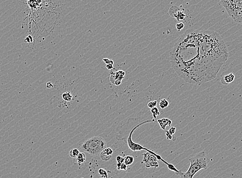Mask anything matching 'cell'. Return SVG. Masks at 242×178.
Masks as SVG:
<instances>
[{"instance_id": "obj_1", "label": "cell", "mask_w": 242, "mask_h": 178, "mask_svg": "<svg viewBox=\"0 0 242 178\" xmlns=\"http://www.w3.org/2000/svg\"><path fill=\"white\" fill-rule=\"evenodd\" d=\"M226 44L211 30H187L170 52L174 70L185 82L201 85L214 79L229 57Z\"/></svg>"}, {"instance_id": "obj_2", "label": "cell", "mask_w": 242, "mask_h": 178, "mask_svg": "<svg viewBox=\"0 0 242 178\" xmlns=\"http://www.w3.org/2000/svg\"><path fill=\"white\" fill-rule=\"evenodd\" d=\"M189 160L190 165L188 170L185 172L179 170L178 173L181 178H193L195 174L199 170H206L208 168V159L204 151L190 158Z\"/></svg>"}, {"instance_id": "obj_3", "label": "cell", "mask_w": 242, "mask_h": 178, "mask_svg": "<svg viewBox=\"0 0 242 178\" xmlns=\"http://www.w3.org/2000/svg\"><path fill=\"white\" fill-rule=\"evenodd\" d=\"M106 147L107 143L103 138L95 136L85 141L81 146L80 149L92 156H96L100 154Z\"/></svg>"}, {"instance_id": "obj_4", "label": "cell", "mask_w": 242, "mask_h": 178, "mask_svg": "<svg viewBox=\"0 0 242 178\" xmlns=\"http://www.w3.org/2000/svg\"><path fill=\"white\" fill-rule=\"evenodd\" d=\"M229 16L242 25V0H220Z\"/></svg>"}, {"instance_id": "obj_5", "label": "cell", "mask_w": 242, "mask_h": 178, "mask_svg": "<svg viewBox=\"0 0 242 178\" xmlns=\"http://www.w3.org/2000/svg\"><path fill=\"white\" fill-rule=\"evenodd\" d=\"M153 120H146L145 121H143V122H142V123L139 124V125H137L135 127H134L133 129L131 130V131H130V132L129 133V135L127 139V145H128V147L132 151H141V150H144L145 151H146L147 152H150V153L153 154V155H155V156L157 157L158 160L159 161H160L161 162H162L163 163H164L166 165H167L168 166L170 165V163H169L168 162H167V161H166L165 160H164L160 156V155L157 154L156 153H155L154 151H153V150H149L143 146H141V145H140L138 143H135L134 142H133V139H132V136H133V133L136 130V129H137L138 128H139V127H140L141 125H143V124H146V123H150V122L151 121H153Z\"/></svg>"}, {"instance_id": "obj_6", "label": "cell", "mask_w": 242, "mask_h": 178, "mask_svg": "<svg viewBox=\"0 0 242 178\" xmlns=\"http://www.w3.org/2000/svg\"><path fill=\"white\" fill-rule=\"evenodd\" d=\"M157 158L155 155H153L150 152H147L143 154V162L145 163V166L147 168H149L150 167L157 168L159 166V164L157 163Z\"/></svg>"}, {"instance_id": "obj_7", "label": "cell", "mask_w": 242, "mask_h": 178, "mask_svg": "<svg viewBox=\"0 0 242 178\" xmlns=\"http://www.w3.org/2000/svg\"><path fill=\"white\" fill-rule=\"evenodd\" d=\"M169 14L170 16L175 18L177 21L184 20L186 15L184 11H182L177 6H172L169 10Z\"/></svg>"}, {"instance_id": "obj_8", "label": "cell", "mask_w": 242, "mask_h": 178, "mask_svg": "<svg viewBox=\"0 0 242 178\" xmlns=\"http://www.w3.org/2000/svg\"><path fill=\"white\" fill-rule=\"evenodd\" d=\"M234 75L233 73H231L223 77L221 79V82L224 85H228L231 83H232L234 80Z\"/></svg>"}, {"instance_id": "obj_9", "label": "cell", "mask_w": 242, "mask_h": 178, "mask_svg": "<svg viewBox=\"0 0 242 178\" xmlns=\"http://www.w3.org/2000/svg\"><path fill=\"white\" fill-rule=\"evenodd\" d=\"M157 122L159 124L161 129L166 130V128L167 126L171 127L172 123V121L168 118H163L161 119H158Z\"/></svg>"}, {"instance_id": "obj_10", "label": "cell", "mask_w": 242, "mask_h": 178, "mask_svg": "<svg viewBox=\"0 0 242 178\" xmlns=\"http://www.w3.org/2000/svg\"><path fill=\"white\" fill-rule=\"evenodd\" d=\"M86 160V154L84 152H79L77 157L76 158V161L78 163L79 166H82L83 165Z\"/></svg>"}, {"instance_id": "obj_11", "label": "cell", "mask_w": 242, "mask_h": 178, "mask_svg": "<svg viewBox=\"0 0 242 178\" xmlns=\"http://www.w3.org/2000/svg\"><path fill=\"white\" fill-rule=\"evenodd\" d=\"M125 75V72L122 70H118L115 72L116 80H120L122 81Z\"/></svg>"}, {"instance_id": "obj_12", "label": "cell", "mask_w": 242, "mask_h": 178, "mask_svg": "<svg viewBox=\"0 0 242 178\" xmlns=\"http://www.w3.org/2000/svg\"><path fill=\"white\" fill-rule=\"evenodd\" d=\"M62 99L65 102H71L72 99V95L70 92H66L62 95Z\"/></svg>"}, {"instance_id": "obj_13", "label": "cell", "mask_w": 242, "mask_h": 178, "mask_svg": "<svg viewBox=\"0 0 242 178\" xmlns=\"http://www.w3.org/2000/svg\"><path fill=\"white\" fill-rule=\"evenodd\" d=\"M134 162V158L131 155H126L124 157V163L127 166H129L133 164Z\"/></svg>"}, {"instance_id": "obj_14", "label": "cell", "mask_w": 242, "mask_h": 178, "mask_svg": "<svg viewBox=\"0 0 242 178\" xmlns=\"http://www.w3.org/2000/svg\"><path fill=\"white\" fill-rule=\"evenodd\" d=\"M80 151L78 149H71L70 152H69V155L70 156L74 159H76V158L77 157L78 155L79 154Z\"/></svg>"}, {"instance_id": "obj_15", "label": "cell", "mask_w": 242, "mask_h": 178, "mask_svg": "<svg viewBox=\"0 0 242 178\" xmlns=\"http://www.w3.org/2000/svg\"><path fill=\"white\" fill-rule=\"evenodd\" d=\"M169 106V102L166 99H162L159 103V106L162 109H164Z\"/></svg>"}, {"instance_id": "obj_16", "label": "cell", "mask_w": 242, "mask_h": 178, "mask_svg": "<svg viewBox=\"0 0 242 178\" xmlns=\"http://www.w3.org/2000/svg\"><path fill=\"white\" fill-rule=\"evenodd\" d=\"M112 157V155H108L107 153H105V152L103 150L101 153H100V157L101 159L104 161H108L110 159H111Z\"/></svg>"}, {"instance_id": "obj_17", "label": "cell", "mask_w": 242, "mask_h": 178, "mask_svg": "<svg viewBox=\"0 0 242 178\" xmlns=\"http://www.w3.org/2000/svg\"><path fill=\"white\" fill-rule=\"evenodd\" d=\"M150 112L151 113L153 118H155V119H156L157 118V116L160 115V113L158 109L156 107L150 109Z\"/></svg>"}, {"instance_id": "obj_18", "label": "cell", "mask_w": 242, "mask_h": 178, "mask_svg": "<svg viewBox=\"0 0 242 178\" xmlns=\"http://www.w3.org/2000/svg\"><path fill=\"white\" fill-rule=\"evenodd\" d=\"M98 173L103 178H107L108 176L107 171L103 168L99 169Z\"/></svg>"}, {"instance_id": "obj_19", "label": "cell", "mask_w": 242, "mask_h": 178, "mask_svg": "<svg viewBox=\"0 0 242 178\" xmlns=\"http://www.w3.org/2000/svg\"><path fill=\"white\" fill-rule=\"evenodd\" d=\"M157 103L158 102H157V101L149 102L147 104V107L150 109H151V108H154V107H156L157 105Z\"/></svg>"}, {"instance_id": "obj_20", "label": "cell", "mask_w": 242, "mask_h": 178, "mask_svg": "<svg viewBox=\"0 0 242 178\" xmlns=\"http://www.w3.org/2000/svg\"><path fill=\"white\" fill-rule=\"evenodd\" d=\"M103 150L106 153H107L108 155H112V154L113 153V150L111 148H109V147H106Z\"/></svg>"}, {"instance_id": "obj_21", "label": "cell", "mask_w": 242, "mask_h": 178, "mask_svg": "<svg viewBox=\"0 0 242 178\" xmlns=\"http://www.w3.org/2000/svg\"><path fill=\"white\" fill-rule=\"evenodd\" d=\"M184 25L183 23H182V22H180V23H178L176 25V29L178 31H180V30H181L184 28Z\"/></svg>"}, {"instance_id": "obj_22", "label": "cell", "mask_w": 242, "mask_h": 178, "mask_svg": "<svg viewBox=\"0 0 242 178\" xmlns=\"http://www.w3.org/2000/svg\"><path fill=\"white\" fill-rule=\"evenodd\" d=\"M116 160L117 163H124V158L118 155L116 158Z\"/></svg>"}, {"instance_id": "obj_23", "label": "cell", "mask_w": 242, "mask_h": 178, "mask_svg": "<svg viewBox=\"0 0 242 178\" xmlns=\"http://www.w3.org/2000/svg\"><path fill=\"white\" fill-rule=\"evenodd\" d=\"M103 61L106 64H111L112 65H113L114 64V62L112 60H111V59H109L108 58H104L103 59Z\"/></svg>"}, {"instance_id": "obj_24", "label": "cell", "mask_w": 242, "mask_h": 178, "mask_svg": "<svg viewBox=\"0 0 242 178\" xmlns=\"http://www.w3.org/2000/svg\"><path fill=\"white\" fill-rule=\"evenodd\" d=\"M176 127L172 126V127H171L170 128V129L168 131H169V133H170V134H171V135L173 136V135L175 134V132H176Z\"/></svg>"}, {"instance_id": "obj_25", "label": "cell", "mask_w": 242, "mask_h": 178, "mask_svg": "<svg viewBox=\"0 0 242 178\" xmlns=\"http://www.w3.org/2000/svg\"><path fill=\"white\" fill-rule=\"evenodd\" d=\"M127 165L126 164H125L124 163H122V164H121V166H120V170L126 171L127 170Z\"/></svg>"}, {"instance_id": "obj_26", "label": "cell", "mask_w": 242, "mask_h": 178, "mask_svg": "<svg viewBox=\"0 0 242 178\" xmlns=\"http://www.w3.org/2000/svg\"><path fill=\"white\" fill-rule=\"evenodd\" d=\"M166 137H167V139L168 140H172L173 139V136L171 135L170 133H169V131H166Z\"/></svg>"}, {"instance_id": "obj_27", "label": "cell", "mask_w": 242, "mask_h": 178, "mask_svg": "<svg viewBox=\"0 0 242 178\" xmlns=\"http://www.w3.org/2000/svg\"><path fill=\"white\" fill-rule=\"evenodd\" d=\"M24 41L25 42H27V43L32 42V38L30 36H29L25 38V39L24 40Z\"/></svg>"}, {"instance_id": "obj_28", "label": "cell", "mask_w": 242, "mask_h": 178, "mask_svg": "<svg viewBox=\"0 0 242 178\" xmlns=\"http://www.w3.org/2000/svg\"><path fill=\"white\" fill-rule=\"evenodd\" d=\"M106 68L108 70H112L113 68V65H112L111 64H108L106 65Z\"/></svg>"}, {"instance_id": "obj_29", "label": "cell", "mask_w": 242, "mask_h": 178, "mask_svg": "<svg viewBox=\"0 0 242 178\" xmlns=\"http://www.w3.org/2000/svg\"><path fill=\"white\" fill-rule=\"evenodd\" d=\"M121 83H122V81L120 80H116L114 83V84H115V85H119Z\"/></svg>"}, {"instance_id": "obj_30", "label": "cell", "mask_w": 242, "mask_h": 178, "mask_svg": "<svg viewBox=\"0 0 242 178\" xmlns=\"http://www.w3.org/2000/svg\"><path fill=\"white\" fill-rule=\"evenodd\" d=\"M47 87L48 88H51V87H53V85L52 84V83L51 82H48L47 83Z\"/></svg>"}, {"instance_id": "obj_31", "label": "cell", "mask_w": 242, "mask_h": 178, "mask_svg": "<svg viewBox=\"0 0 242 178\" xmlns=\"http://www.w3.org/2000/svg\"><path fill=\"white\" fill-rule=\"evenodd\" d=\"M121 164H122V163H117V169L118 170H120V166H121Z\"/></svg>"}]
</instances>
